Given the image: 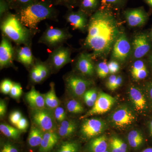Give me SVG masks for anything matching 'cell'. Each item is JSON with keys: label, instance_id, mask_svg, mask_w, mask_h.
<instances>
[{"label": "cell", "instance_id": "cell-47", "mask_svg": "<svg viewBox=\"0 0 152 152\" xmlns=\"http://www.w3.org/2000/svg\"><path fill=\"white\" fill-rule=\"evenodd\" d=\"M7 110V106L5 102L3 100H1L0 102V116L2 118L6 114Z\"/></svg>", "mask_w": 152, "mask_h": 152}, {"label": "cell", "instance_id": "cell-28", "mask_svg": "<svg viewBox=\"0 0 152 152\" xmlns=\"http://www.w3.org/2000/svg\"><path fill=\"white\" fill-rule=\"evenodd\" d=\"M109 145L111 152H127L126 144L122 139L113 136L109 141Z\"/></svg>", "mask_w": 152, "mask_h": 152}, {"label": "cell", "instance_id": "cell-16", "mask_svg": "<svg viewBox=\"0 0 152 152\" xmlns=\"http://www.w3.org/2000/svg\"><path fill=\"white\" fill-rule=\"evenodd\" d=\"M15 51L9 39L3 36L0 44V67L2 69L13 64Z\"/></svg>", "mask_w": 152, "mask_h": 152}, {"label": "cell", "instance_id": "cell-9", "mask_svg": "<svg viewBox=\"0 0 152 152\" xmlns=\"http://www.w3.org/2000/svg\"><path fill=\"white\" fill-rule=\"evenodd\" d=\"M49 110L45 108L33 110L31 113L33 122L45 133L53 132L55 127L54 116Z\"/></svg>", "mask_w": 152, "mask_h": 152}, {"label": "cell", "instance_id": "cell-19", "mask_svg": "<svg viewBox=\"0 0 152 152\" xmlns=\"http://www.w3.org/2000/svg\"><path fill=\"white\" fill-rule=\"evenodd\" d=\"M26 98L33 110L45 108V104L44 96L37 91L34 87H32L29 91L27 93Z\"/></svg>", "mask_w": 152, "mask_h": 152}, {"label": "cell", "instance_id": "cell-27", "mask_svg": "<svg viewBox=\"0 0 152 152\" xmlns=\"http://www.w3.org/2000/svg\"><path fill=\"white\" fill-rule=\"evenodd\" d=\"M129 145L133 148H137L143 144L144 138L140 132L136 130L130 131L128 134Z\"/></svg>", "mask_w": 152, "mask_h": 152}, {"label": "cell", "instance_id": "cell-49", "mask_svg": "<svg viewBox=\"0 0 152 152\" xmlns=\"http://www.w3.org/2000/svg\"><path fill=\"white\" fill-rule=\"evenodd\" d=\"M149 132V134L150 137L152 139V120H151L148 124Z\"/></svg>", "mask_w": 152, "mask_h": 152}, {"label": "cell", "instance_id": "cell-43", "mask_svg": "<svg viewBox=\"0 0 152 152\" xmlns=\"http://www.w3.org/2000/svg\"><path fill=\"white\" fill-rule=\"evenodd\" d=\"M108 66L110 74L113 75L116 73L119 70V64L116 61H111L108 64Z\"/></svg>", "mask_w": 152, "mask_h": 152}, {"label": "cell", "instance_id": "cell-14", "mask_svg": "<svg viewBox=\"0 0 152 152\" xmlns=\"http://www.w3.org/2000/svg\"><path fill=\"white\" fill-rule=\"evenodd\" d=\"M132 45L133 57L137 59L145 56L151 48L149 38L144 33H141L135 37Z\"/></svg>", "mask_w": 152, "mask_h": 152}, {"label": "cell", "instance_id": "cell-37", "mask_svg": "<svg viewBox=\"0 0 152 152\" xmlns=\"http://www.w3.org/2000/svg\"><path fill=\"white\" fill-rule=\"evenodd\" d=\"M14 83L9 79H5L1 82L0 88L1 92L4 94H10Z\"/></svg>", "mask_w": 152, "mask_h": 152}, {"label": "cell", "instance_id": "cell-26", "mask_svg": "<svg viewBox=\"0 0 152 152\" xmlns=\"http://www.w3.org/2000/svg\"><path fill=\"white\" fill-rule=\"evenodd\" d=\"M43 132L37 126H33L31 129L28 138V142L30 146L36 147L40 145L44 135Z\"/></svg>", "mask_w": 152, "mask_h": 152}, {"label": "cell", "instance_id": "cell-8", "mask_svg": "<svg viewBox=\"0 0 152 152\" xmlns=\"http://www.w3.org/2000/svg\"><path fill=\"white\" fill-rule=\"evenodd\" d=\"M70 48L62 45L54 49L47 63L50 68L58 71L72 61Z\"/></svg>", "mask_w": 152, "mask_h": 152}, {"label": "cell", "instance_id": "cell-13", "mask_svg": "<svg viewBox=\"0 0 152 152\" xmlns=\"http://www.w3.org/2000/svg\"><path fill=\"white\" fill-rule=\"evenodd\" d=\"M124 15L128 25L132 27L143 26L148 19V14L143 7L129 9L124 12Z\"/></svg>", "mask_w": 152, "mask_h": 152}, {"label": "cell", "instance_id": "cell-21", "mask_svg": "<svg viewBox=\"0 0 152 152\" xmlns=\"http://www.w3.org/2000/svg\"><path fill=\"white\" fill-rule=\"evenodd\" d=\"M131 74L133 78L137 80L145 78L148 71L145 63L140 60L135 61L132 66Z\"/></svg>", "mask_w": 152, "mask_h": 152}, {"label": "cell", "instance_id": "cell-35", "mask_svg": "<svg viewBox=\"0 0 152 152\" xmlns=\"http://www.w3.org/2000/svg\"><path fill=\"white\" fill-rule=\"evenodd\" d=\"M54 5L64 6L71 10L79 5L80 0H51Z\"/></svg>", "mask_w": 152, "mask_h": 152}, {"label": "cell", "instance_id": "cell-45", "mask_svg": "<svg viewBox=\"0 0 152 152\" xmlns=\"http://www.w3.org/2000/svg\"><path fill=\"white\" fill-rule=\"evenodd\" d=\"M117 77V76L114 75H112L109 77L106 84V86L108 89L112 91L115 82L116 80Z\"/></svg>", "mask_w": 152, "mask_h": 152}, {"label": "cell", "instance_id": "cell-24", "mask_svg": "<svg viewBox=\"0 0 152 152\" xmlns=\"http://www.w3.org/2000/svg\"><path fill=\"white\" fill-rule=\"evenodd\" d=\"M77 128V124L75 121L65 120L61 123L58 129V133L63 137H69L75 132Z\"/></svg>", "mask_w": 152, "mask_h": 152}, {"label": "cell", "instance_id": "cell-34", "mask_svg": "<svg viewBox=\"0 0 152 152\" xmlns=\"http://www.w3.org/2000/svg\"><path fill=\"white\" fill-rule=\"evenodd\" d=\"M96 72L98 76L100 78H104L110 72L108 64L105 61L101 62L98 64L96 67Z\"/></svg>", "mask_w": 152, "mask_h": 152}, {"label": "cell", "instance_id": "cell-52", "mask_svg": "<svg viewBox=\"0 0 152 152\" xmlns=\"http://www.w3.org/2000/svg\"><path fill=\"white\" fill-rule=\"evenodd\" d=\"M151 65H152V56H151Z\"/></svg>", "mask_w": 152, "mask_h": 152}, {"label": "cell", "instance_id": "cell-15", "mask_svg": "<svg viewBox=\"0 0 152 152\" xmlns=\"http://www.w3.org/2000/svg\"><path fill=\"white\" fill-rule=\"evenodd\" d=\"M91 54L83 52L77 57L76 63V67L80 73L86 77L94 75L95 67Z\"/></svg>", "mask_w": 152, "mask_h": 152}, {"label": "cell", "instance_id": "cell-29", "mask_svg": "<svg viewBox=\"0 0 152 152\" xmlns=\"http://www.w3.org/2000/svg\"><path fill=\"white\" fill-rule=\"evenodd\" d=\"M0 131L3 134L11 138H18L20 134V131L18 129H15L7 124H2L0 125Z\"/></svg>", "mask_w": 152, "mask_h": 152}, {"label": "cell", "instance_id": "cell-54", "mask_svg": "<svg viewBox=\"0 0 152 152\" xmlns=\"http://www.w3.org/2000/svg\"><path fill=\"white\" fill-rule=\"evenodd\" d=\"M104 152H109L108 151H105Z\"/></svg>", "mask_w": 152, "mask_h": 152}, {"label": "cell", "instance_id": "cell-10", "mask_svg": "<svg viewBox=\"0 0 152 152\" xmlns=\"http://www.w3.org/2000/svg\"><path fill=\"white\" fill-rule=\"evenodd\" d=\"M115 102V99L110 95L105 93H99L92 108L82 116L80 119H86L88 117L95 115L105 113L110 110Z\"/></svg>", "mask_w": 152, "mask_h": 152}, {"label": "cell", "instance_id": "cell-53", "mask_svg": "<svg viewBox=\"0 0 152 152\" xmlns=\"http://www.w3.org/2000/svg\"><path fill=\"white\" fill-rule=\"evenodd\" d=\"M151 38L152 39V30L151 31Z\"/></svg>", "mask_w": 152, "mask_h": 152}, {"label": "cell", "instance_id": "cell-44", "mask_svg": "<svg viewBox=\"0 0 152 152\" xmlns=\"http://www.w3.org/2000/svg\"><path fill=\"white\" fill-rule=\"evenodd\" d=\"M17 129L20 131H25L27 129L28 126L27 120L22 117L21 119L18 123L16 126Z\"/></svg>", "mask_w": 152, "mask_h": 152}, {"label": "cell", "instance_id": "cell-32", "mask_svg": "<svg viewBox=\"0 0 152 152\" xmlns=\"http://www.w3.org/2000/svg\"><path fill=\"white\" fill-rule=\"evenodd\" d=\"M98 95L96 91L94 89L88 90L83 95L85 103L88 107H92L96 101Z\"/></svg>", "mask_w": 152, "mask_h": 152}, {"label": "cell", "instance_id": "cell-51", "mask_svg": "<svg viewBox=\"0 0 152 152\" xmlns=\"http://www.w3.org/2000/svg\"><path fill=\"white\" fill-rule=\"evenodd\" d=\"M141 152H152V148H148Z\"/></svg>", "mask_w": 152, "mask_h": 152}, {"label": "cell", "instance_id": "cell-18", "mask_svg": "<svg viewBox=\"0 0 152 152\" xmlns=\"http://www.w3.org/2000/svg\"><path fill=\"white\" fill-rule=\"evenodd\" d=\"M15 57L18 61L27 67L34 64V58L30 45L18 48L15 51Z\"/></svg>", "mask_w": 152, "mask_h": 152}, {"label": "cell", "instance_id": "cell-42", "mask_svg": "<svg viewBox=\"0 0 152 152\" xmlns=\"http://www.w3.org/2000/svg\"><path fill=\"white\" fill-rule=\"evenodd\" d=\"M10 7L6 0H0V16L2 18L8 12Z\"/></svg>", "mask_w": 152, "mask_h": 152}, {"label": "cell", "instance_id": "cell-3", "mask_svg": "<svg viewBox=\"0 0 152 152\" xmlns=\"http://www.w3.org/2000/svg\"><path fill=\"white\" fill-rule=\"evenodd\" d=\"M1 30L3 36L20 45H30L33 31L21 23L16 14L8 12L3 17Z\"/></svg>", "mask_w": 152, "mask_h": 152}, {"label": "cell", "instance_id": "cell-48", "mask_svg": "<svg viewBox=\"0 0 152 152\" xmlns=\"http://www.w3.org/2000/svg\"><path fill=\"white\" fill-rule=\"evenodd\" d=\"M122 77L121 76H117L116 80L115 82V83H114L112 91H115V90L118 88L122 83Z\"/></svg>", "mask_w": 152, "mask_h": 152}, {"label": "cell", "instance_id": "cell-25", "mask_svg": "<svg viewBox=\"0 0 152 152\" xmlns=\"http://www.w3.org/2000/svg\"><path fill=\"white\" fill-rule=\"evenodd\" d=\"M99 4V0H80L79 6L80 10L87 15H93L97 10Z\"/></svg>", "mask_w": 152, "mask_h": 152}, {"label": "cell", "instance_id": "cell-31", "mask_svg": "<svg viewBox=\"0 0 152 152\" xmlns=\"http://www.w3.org/2000/svg\"><path fill=\"white\" fill-rule=\"evenodd\" d=\"M66 106L68 111L72 113H82L84 111L82 104L76 100L72 99L68 101Z\"/></svg>", "mask_w": 152, "mask_h": 152}, {"label": "cell", "instance_id": "cell-38", "mask_svg": "<svg viewBox=\"0 0 152 152\" xmlns=\"http://www.w3.org/2000/svg\"><path fill=\"white\" fill-rule=\"evenodd\" d=\"M23 90L20 84L18 83H14L10 92L11 97L14 99H18L21 96Z\"/></svg>", "mask_w": 152, "mask_h": 152}, {"label": "cell", "instance_id": "cell-40", "mask_svg": "<svg viewBox=\"0 0 152 152\" xmlns=\"http://www.w3.org/2000/svg\"><path fill=\"white\" fill-rule=\"evenodd\" d=\"M144 91L146 95L150 108L152 110V82H148L145 84Z\"/></svg>", "mask_w": 152, "mask_h": 152}, {"label": "cell", "instance_id": "cell-7", "mask_svg": "<svg viewBox=\"0 0 152 152\" xmlns=\"http://www.w3.org/2000/svg\"><path fill=\"white\" fill-rule=\"evenodd\" d=\"M66 88L69 92L76 97L83 96L92 85L91 81L75 74H69L64 77Z\"/></svg>", "mask_w": 152, "mask_h": 152}, {"label": "cell", "instance_id": "cell-41", "mask_svg": "<svg viewBox=\"0 0 152 152\" xmlns=\"http://www.w3.org/2000/svg\"><path fill=\"white\" fill-rule=\"evenodd\" d=\"M22 114L18 111H15L12 112L10 115V122L15 126H16L20 120L21 119Z\"/></svg>", "mask_w": 152, "mask_h": 152}, {"label": "cell", "instance_id": "cell-12", "mask_svg": "<svg viewBox=\"0 0 152 152\" xmlns=\"http://www.w3.org/2000/svg\"><path fill=\"white\" fill-rule=\"evenodd\" d=\"M131 46L124 33L120 34L112 49V58L121 62L128 58L131 52Z\"/></svg>", "mask_w": 152, "mask_h": 152}, {"label": "cell", "instance_id": "cell-11", "mask_svg": "<svg viewBox=\"0 0 152 152\" xmlns=\"http://www.w3.org/2000/svg\"><path fill=\"white\" fill-rule=\"evenodd\" d=\"M106 126L105 122L100 119H85L81 126V133L86 138H92L102 134Z\"/></svg>", "mask_w": 152, "mask_h": 152}, {"label": "cell", "instance_id": "cell-17", "mask_svg": "<svg viewBox=\"0 0 152 152\" xmlns=\"http://www.w3.org/2000/svg\"><path fill=\"white\" fill-rule=\"evenodd\" d=\"M88 15L82 11L75 12L70 10L65 16L66 20L75 29L84 31L88 27Z\"/></svg>", "mask_w": 152, "mask_h": 152}, {"label": "cell", "instance_id": "cell-2", "mask_svg": "<svg viewBox=\"0 0 152 152\" xmlns=\"http://www.w3.org/2000/svg\"><path fill=\"white\" fill-rule=\"evenodd\" d=\"M54 5L51 0H39L16 11V15L25 26L36 32L42 21L57 18L58 13Z\"/></svg>", "mask_w": 152, "mask_h": 152}, {"label": "cell", "instance_id": "cell-33", "mask_svg": "<svg viewBox=\"0 0 152 152\" xmlns=\"http://www.w3.org/2000/svg\"><path fill=\"white\" fill-rule=\"evenodd\" d=\"M78 145L75 142H67L63 143L57 152H77Z\"/></svg>", "mask_w": 152, "mask_h": 152}, {"label": "cell", "instance_id": "cell-30", "mask_svg": "<svg viewBox=\"0 0 152 152\" xmlns=\"http://www.w3.org/2000/svg\"><path fill=\"white\" fill-rule=\"evenodd\" d=\"M8 4L10 9L16 11L28 5L39 0H6Z\"/></svg>", "mask_w": 152, "mask_h": 152}, {"label": "cell", "instance_id": "cell-5", "mask_svg": "<svg viewBox=\"0 0 152 152\" xmlns=\"http://www.w3.org/2000/svg\"><path fill=\"white\" fill-rule=\"evenodd\" d=\"M72 35L66 28L47 27L39 39V43L43 44L50 48L55 49L63 45Z\"/></svg>", "mask_w": 152, "mask_h": 152}, {"label": "cell", "instance_id": "cell-39", "mask_svg": "<svg viewBox=\"0 0 152 152\" xmlns=\"http://www.w3.org/2000/svg\"><path fill=\"white\" fill-rule=\"evenodd\" d=\"M126 1V0H102V2L105 8L118 7L122 5Z\"/></svg>", "mask_w": 152, "mask_h": 152}, {"label": "cell", "instance_id": "cell-36", "mask_svg": "<svg viewBox=\"0 0 152 152\" xmlns=\"http://www.w3.org/2000/svg\"><path fill=\"white\" fill-rule=\"evenodd\" d=\"M54 116L55 120L58 122L61 123L65 120L66 114L64 109L63 107H60V106L57 107L54 110Z\"/></svg>", "mask_w": 152, "mask_h": 152}, {"label": "cell", "instance_id": "cell-6", "mask_svg": "<svg viewBox=\"0 0 152 152\" xmlns=\"http://www.w3.org/2000/svg\"><path fill=\"white\" fill-rule=\"evenodd\" d=\"M129 99L136 113L145 115L151 108L146 95L139 87L131 86L128 90Z\"/></svg>", "mask_w": 152, "mask_h": 152}, {"label": "cell", "instance_id": "cell-20", "mask_svg": "<svg viewBox=\"0 0 152 152\" xmlns=\"http://www.w3.org/2000/svg\"><path fill=\"white\" fill-rule=\"evenodd\" d=\"M58 140V135L54 132H48L45 133L40 145V151L41 152L49 151L57 143Z\"/></svg>", "mask_w": 152, "mask_h": 152}, {"label": "cell", "instance_id": "cell-23", "mask_svg": "<svg viewBox=\"0 0 152 152\" xmlns=\"http://www.w3.org/2000/svg\"><path fill=\"white\" fill-rule=\"evenodd\" d=\"M107 139L105 135L97 137L90 142L89 149L91 152H104L108 147Z\"/></svg>", "mask_w": 152, "mask_h": 152}, {"label": "cell", "instance_id": "cell-4", "mask_svg": "<svg viewBox=\"0 0 152 152\" xmlns=\"http://www.w3.org/2000/svg\"><path fill=\"white\" fill-rule=\"evenodd\" d=\"M136 113L126 105L119 106L113 111L109 118L111 125L117 129L124 131L129 129L137 121Z\"/></svg>", "mask_w": 152, "mask_h": 152}, {"label": "cell", "instance_id": "cell-50", "mask_svg": "<svg viewBox=\"0 0 152 152\" xmlns=\"http://www.w3.org/2000/svg\"><path fill=\"white\" fill-rule=\"evenodd\" d=\"M145 2L152 8V0H144Z\"/></svg>", "mask_w": 152, "mask_h": 152}, {"label": "cell", "instance_id": "cell-1", "mask_svg": "<svg viewBox=\"0 0 152 152\" xmlns=\"http://www.w3.org/2000/svg\"><path fill=\"white\" fill-rule=\"evenodd\" d=\"M120 33L115 17L107 8L97 10L90 17L84 46L93 58L103 57L113 49Z\"/></svg>", "mask_w": 152, "mask_h": 152}, {"label": "cell", "instance_id": "cell-46", "mask_svg": "<svg viewBox=\"0 0 152 152\" xmlns=\"http://www.w3.org/2000/svg\"><path fill=\"white\" fill-rule=\"evenodd\" d=\"M1 152H18L16 148L10 144H4L2 148Z\"/></svg>", "mask_w": 152, "mask_h": 152}, {"label": "cell", "instance_id": "cell-22", "mask_svg": "<svg viewBox=\"0 0 152 152\" xmlns=\"http://www.w3.org/2000/svg\"><path fill=\"white\" fill-rule=\"evenodd\" d=\"M50 89L45 94V104L47 109L50 110H55L60 105V101L56 95L55 89V84L53 83L50 84Z\"/></svg>", "mask_w": 152, "mask_h": 152}]
</instances>
